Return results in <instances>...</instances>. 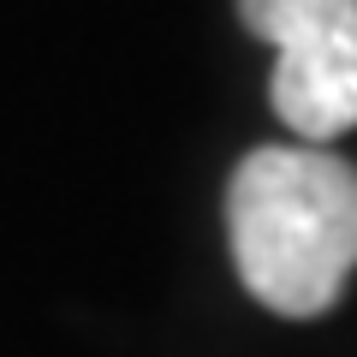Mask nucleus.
<instances>
[{
    "mask_svg": "<svg viewBox=\"0 0 357 357\" xmlns=\"http://www.w3.org/2000/svg\"><path fill=\"white\" fill-rule=\"evenodd\" d=\"M244 24L280 48L274 114L310 143L357 126V0H238Z\"/></svg>",
    "mask_w": 357,
    "mask_h": 357,
    "instance_id": "2",
    "label": "nucleus"
},
{
    "mask_svg": "<svg viewBox=\"0 0 357 357\" xmlns=\"http://www.w3.org/2000/svg\"><path fill=\"white\" fill-rule=\"evenodd\" d=\"M238 280L274 316H321L357 268V167L328 149H256L227 185Z\"/></svg>",
    "mask_w": 357,
    "mask_h": 357,
    "instance_id": "1",
    "label": "nucleus"
}]
</instances>
